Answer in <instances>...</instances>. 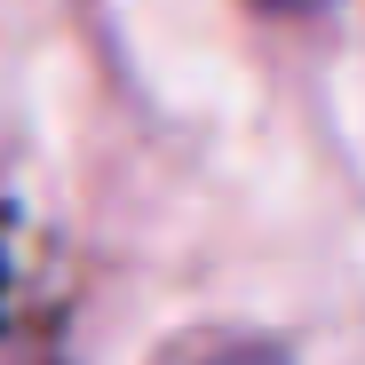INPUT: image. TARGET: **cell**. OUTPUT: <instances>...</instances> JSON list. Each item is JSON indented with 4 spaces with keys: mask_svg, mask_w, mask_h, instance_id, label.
<instances>
[{
    "mask_svg": "<svg viewBox=\"0 0 365 365\" xmlns=\"http://www.w3.org/2000/svg\"><path fill=\"white\" fill-rule=\"evenodd\" d=\"M159 365H294V357L255 341V334H182Z\"/></svg>",
    "mask_w": 365,
    "mask_h": 365,
    "instance_id": "obj_1",
    "label": "cell"
},
{
    "mask_svg": "<svg viewBox=\"0 0 365 365\" xmlns=\"http://www.w3.org/2000/svg\"><path fill=\"white\" fill-rule=\"evenodd\" d=\"M0 365H40V349L32 341H0Z\"/></svg>",
    "mask_w": 365,
    "mask_h": 365,
    "instance_id": "obj_2",
    "label": "cell"
},
{
    "mask_svg": "<svg viewBox=\"0 0 365 365\" xmlns=\"http://www.w3.org/2000/svg\"><path fill=\"white\" fill-rule=\"evenodd\" d=\"M262 9H286V16H310V9H326V0H262Z\"/></svg>",
    "mask_w": 365,
    "mask_h": 365,
    "instance_id": "obj_3",
    "label": "cell"
}]
</instances>
